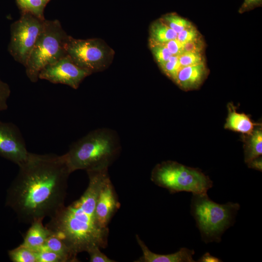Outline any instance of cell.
<instances>
[{"mask_svg":"<svg viewBox=\"0 0 262 262\" xmlns=\"http://www.w3.org/2000/svg\"><path fill=\"white\" fill-rule=\"evenodd\" d=\"M50 0H16L17 4L22 12L30 13L41 18L45 19L44 10Z\"/></svg>","mask_w":262,"mask_h":262,"instance_id":"19","label":"cell"},{"mask_svg":"<svg viewBox=\"0 0 262 262\" xmlns=\"http://www.w3.org/2000/svg\"><path fill=\"white\" fill-rule=\"evenodd\" d=\"M121 146L114 131L100 128L73 143L64 155L71 173L108 168L119 154Z\"/></svg>","mask_w":262,"mask_h":262,"instance_id":"3","label":"cell"},{"mask_svg":"<svg viewBox=\"0 0 262 262\" xmlns=\"http://www.w3.org/2000/svg\"><path fill=\"white\" fill-rule=\"evenodd\" d=\"M42 248L49 250L62 256L67 262H79L77 256L71 251L63 240L52 233L48 237Z\"/></svg>","mask_w":262,"mask_h":262,"instance_id":"18","label":"cell"},{"mask_svg":"<svg viewBox=\"0 0 262 262\" xmlns=\"http://www.w3.org/2000/svg\"><path fill=\"white\" fill-rule=\"evenodd\" d=\"M11 93L9 86L0 79V112L8 108L7 100Z\"/></svg>","mask_w":262,"mask_h":262,"instance_id":"28","label":"cell"},{"mask_svg":"<svg viewBox=\"0 0 262 262\" xmlns=\"http://www.w3.org/2000/svg\"><path fill=\"white\" fill-rule=\"evenodd\" d=\"M172 55L180 56L184 53V44L176 39L171 40L164 44Z\"/></svg>","mask_w":262,"mask_h":262,"instance_id":"29","label":"cell"},{"mask_svg":"<svg viewBox=\"0 0 262 262\" xmlns=\"http://www.w3.org/2000/svg\"><path fill=\"white\" fill-rule=\"evenodd\" d=\"M201 38L197 29L193 26L187 28L178 33L177 39L184 44Z\"/></svg>","mask_w":262,"mask_h":262,"instance_id":"26","label":"cell"},{"mask_svg":"<svg viewBox=\"0 0 262 262\" xmlns=\"http://www.w3.org/2000/svg\"><path fill=\"white\" fill-rule=\"evenodd\" d=\"M29 153L19 128L13 123L0 121V156L19 165Z\"/></svg>","mask_w":262,"mask_h":262,"instance_id":"10","label":"cell"},{"mask_svg":"<svg viewBox=\"0 0 262 262\" xmlns=\"http://www.w3.org/2000/svg\"><path fill=\"white\" fill-rule=\"evenodd\" d=\"M150 179L155 184L167 189L171 194L180 192L205 194L213 186L209 176L199 169L172 161L156 165L151 171Z\"/></svg>","mask_w":262,"mask_h":262,"instance_id":"5","label":"cell"},{"mask_svg":"<svg viewBox=\"0 0 262 262\" xmlns=\"http://www.w3.org/2000/svg\"><path fill=\"white\" fill-rule=\"evenodd\" d=\"M43 219H38L31 223L21 244L36 252L43 246L51 234V231L43 224Z\"/></svg>","mask_w":262,"mask_h":262,"instance_id":"14","label":"cell"},{"mask_svg":"<svg viewBox=\"0 0 262 262\" xmlns=\"http://www.w3.org/2000/svg\"><path fill=\"white\" fill-rule=\"evenodd\" d=\"M150 45L152 54L159 66L167 61L172 56L171 53L164 45L151 43Z\"/></svg>","mask_w":262,"mask_h":262,"instance_id":"23","label":"cell"},{"mask_svg":"<svg viewBox=\"0 0 262 262\" xmlns=\"http://www.w3.org/2000/svg\"><path fill=\"white\" fill-rule=\"evenodd\" d=\"M245 162L247 164L262 154V126L258 124L251 133L244 134Z\"/></svg>","mask_w":262,"mask_h":262,"instance_id":"16","label":"cell"},{"mask_svg":"<svg viewBox=\"0 0 262 262\" xmlns=\"http://www.w3.org/2000/svg\"><path fill=\"white\" fill-rule=\"evenodd\" d=\"M68 36L57 19H45L43 29L24 66L26 73L33 82H36L41 70L66 55Z\"/></svg>","mask_w":262,"mask_h":262,"instance_id":"6","label":"cell"},{"mask_svg":"<svg viewBox=\"0 0 262 262\" xmlns=\"http://www.w3.org/2000/svg\"><path fill=\"white\" fill-rule=\"evenodd\" d=\"M249 168L262 171V156L252 160L246 164Z\"/></svg>","mask_w":262,"mask_h":262,"instance_id":"32","label":"cell"},{"mask_svg":"<svg viewBox=\"0 0 262 262\" xmlns=\"http://www.w3.org/2000/svg\"><path fill=\"white\" fill-rule=\"evenodd\" d=\"M8 256L13 262H38L37 252L21 244L9 250Z\"/></svg>","mask_w":262,"mask_h":262,"instance_id":"20","label":"cell"},{"mask_svg":"<svg viewBox=\"0 0 262 262\" xmlns=\"http://www.w3.org/2000/svg\"><path fill=\"white\" fill-rule=\"evenodd\" d=\"M7 191L6 206L21 222L51 217L65 206L70 174L64 155L29 152L18 165Z\"/></svg>","mask_w":262,"mask_h":262,"instance_id":"1","label":"cell"},{"mask_svg":"<svg viewBox=\"0 0 262 262\" xmlns=\"http://www.w3.org/2000/svg\"><path fill=\"white\" fill-rule=\"evenodd\" d=\"M136 239L142 251V255L135 262H195L193 249L182 247L176 252L168 254L155 253L149 250L138 235Z\"/></svg>","mask_w":262,"mask_h":262,"instance_id":"12","label":"cell"},{"mask_svg":"<svg viewBox=\"0 0 262 262\" xmlns=\"http://www.w3.org/2000/svg\"><path fill=\"white\" fill-rule=\"evenodd\" d=\"M228 109V115L224 126L226 129L248 134L258 125L253 123L247 115L237 112L232 104L229 103Z\"/></svg>","mask_w":262,"mask_h":262,"instance_id":"15","label":"cell"},{"mask_svg":"<svg viewBox=\"0 0 262 262\" xmlns=\"http://www.w3.org/2000/svg\"><path fill=\"white\" fill-rule=\"evenodd\" d=\"M179 60L182 67L204 63V58L199 52H184L179 56Z\"/></svg>","mask_w":262,"mask_h":262,"instance_id":"24","label":"cell"},{"mask_svg":"<svg viewBox=\"0 0 262 262\" xmlns=\"http://www.w3.org/2000/svg\"><path fill=\"white\" fill-rule=\"evenodd\" d=\"M179 56L172 55L167 61L160 66L163 72L173 81H175L178 72L181 68Z\"/></svg>","mask_w":262,"mask_h":262,"instance_id":"22","label":"cell"},{"mask_svg":"<svg viewBox=\"0 0 262 262\" xmlns=\"http://www.w3.org/2000/svg\"><path fill=\"white\" fill-rule=\"evenodd\" d=\"M86 172L89 182L82 195L60 209L46 225L76 256L95 246L105 248L108 245L109 228L100 226L95 210L98 193L109 176L108 168Z\"/></svg>","mask_w":262,"mask_h":262,"instance_id":"2","label":"cell"},{"mask_svg":"<svg viewBox=\"0 0 262 262\" xmlns=\"http://www.w3.org/2000/svg\"><path fill=\"white\" fill-rule=\"evenodd\" d=\"M204 44L201 38L196 40L184 44V52H199L201 53Z\"/></svg>","mask_w":262,"mask_h":262,"instance_id":"30","label":"cell"},{"mask_svg":"<svg viewBox=\"0 0 262 262\" xmlns=\"http://www.w3.org/2000/svg\"><path fill=\"white\" fill-rule=\"evenodd\" d=\"M207 74L208 69L204 63L181 67L175 82L183 90L195 89L201 84Z\"/></svg>","mask_w":262,"mask_h":262,"instance_id":"13","label":"cell"},{"mask_svg":"<svg viewBox=\"0 0 262 262\" xmlns=\"http://www.w3.org/2000/svg\"><path fill=\"white\" fill-rule=\"evenodd\" d=\"M66 50L76 65L92 73L106 68L114 54L104 41L97 38L77 39L68 36Z\"/></svg>","mask_w":262,"mask_h":262,"instance_id":"7","label":"cell"},{"mask_svg":"<svg viewBox=\"0 0 262 262\" xmlns=\"http://www.w3.org/2000/svg\"><path fill=\"white\" fill-rule=\"evenodd\" d=\"M198 262H221L222 260L212 256L209 252L204 253L197 261Z\"/></svg>","mask_w":262,"mask_h":262,"instance_id":"33","label":"cell"},{"mask_svg":"<svg viewBox=\"0 0 262 262\" xmlns=\"http://www.w3.org/2000/svg\"><path fill=\"white\" fill-rule=\"evenodd\" d=\"M45 19L22 12L20 18L11 26L8 50L14 59L24 66L43 29Z\"/></svg>","mask_w":262,"mask_h":262,"instance_id":"8","label":"cell"},{"mask_svg":"<svg viewBox=\"0 0 262 262\" xmlns=\"http://www.w3.org/2000/svg\"><path fill=\"white\" fill-rule=\"evenodd\" d=\"M37 259L38 262H67L62 256L43 248L37 251Z\"/></svg>","mask_w":262,"mask_h":262,"instance_id":"25","label":"cell"},{"mask_svg":"<svg viewBox=\"0 0 262 262\" xmlns=\"http://www.w3.org/2000/svg\"><path fill=\"white\" fill-rule=\"evenodd\" d=\"M240 208L238 203H217L207 194H193L190 213L196 222L202 241L206 244L219 243L223 234L233 225Z\"/></svg>","mask_w":262,"mask_h":262,"instance_id":"4","label":"cell"},{"mask_svg":"<svg viewBox=\"0 0 262 262\" xmlns=\"http://www.w3.org/2000/svg\"><path fill=\"white\" fill-rule=\"evenodd\" d=\"M119 207L120 203L109 176L100 189L96 202V216L100 226L108 228L109 223Z\"/></svg>","mask_w":262,"mask_h":262,"instance_id":"11","label":"cell"},{"mask_svg":"<svg viewBox=\"0 0 262 262\" xmlns=\"http://www.w3.org/2000/svg\"><path fill=\"white\" fill-rule=\"evenodd\" d=\"M262 0H244L239 9L241 14L262 5Z\"/></svg>","mask_w":262,"mask_h":262,"instance_id":"31","label":"cell"},{"mask_svg":"<svg viewBox=\"0 0 262 262\" xmlns=\"http://www.w3.org/2000/svg\"><path fill=\"white\" fill-rule=\"evenodd\" d=\"M92 73L76 65L67 54L43 68L38 78L55 84L67 85L77 89L81 82Z\"/></svg>","mask_w":262,"mask_h":262,"instance_id":"9","label":"cell"},{"mask_svg":"<svg viewBox=\"0 0 262 262\" xmlns=\"http://www.w3.org/2000/svg\"><path fill=\"white\" fill-rule=\"evenodd\" d=\"M161 19L177 33L193 25L189 20L174 13L165 14Z\"/></svg>","mask_w":262,"mask_h":262,"instance_id":"21","label":"cell"},{"mask_svg":"<svg viewBox=\"0 0 262 262\" xmlns=\"http://www.w3.org/2000/svg\"><path fill=\"white\" fill-rule=\"evenodd\" d=\"M178 33L167 25L161 19L152 23L150 28V43L164 44L176 39Z\"/></svg>","mask_w":262,"mask_h":262,"instance_id":"17","label":"cell"},{"mask_svg":"<svg viewBox=\"0 0 262 262\" xmlns=\"http://www.w3.org/2000/svg\"><path fill=\"white\" fill-rule=\"evenodd\" d=\"M100 248L95 246L89 249L86 252L89 256L90 262H115V260L108 258L101 252Z\"/></svg>","mask_w":262,"mask_h":262,"instance_id":"27","label":"cell"}]
</instances>
